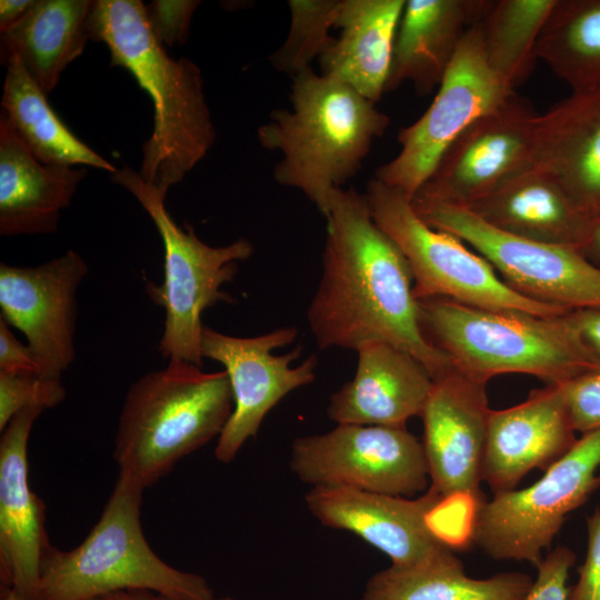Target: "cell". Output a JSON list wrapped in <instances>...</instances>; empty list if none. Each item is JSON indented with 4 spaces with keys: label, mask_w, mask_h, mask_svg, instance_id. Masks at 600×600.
Masks as SVG:
<instances>
[{
    "label": "cell",
    "mask_w": 600,
    "mask_h": 600,
    "mask_svg": "<svg viewBox=\"0 0 600 600\" xmlns=\"http://www.w3.org/2000/svg\"><path fill=\"white\" fill-rule=\"evenodd\" d=\"M326 220L322 276L307 312L319 349L381 341L413 356L432 378L449 370L422 333L408 261L373 221L364 194L338 188Z\"/></svg>",
    "instance_id": "6da1fadb"
},
{
    "label": "cell",
    "mask_w": 600,
    "mask_h": 600,
    "mask_svg": "<svg viewBox=\"0 0 600 600\" xmlns=\"http://www.w3.org/2000/svg\"><path fill=\"white\" fill-rule=\"evenodd\" d=\"M90 37L110 52L153 103V130L142 147L141 179L160 193L179 183L208 153L216 128L200 68L171 58L152 34L140 0H94Z\"/></svg>",
    "instance_id": "7a4b0ae2"
},
{
    "label": "cell",
    "mask_w": 600,
    "mask_h": 600,
    "mask_svg": "<svg viewBox=\"0 0 600 600\" xmlns=\"http://www.w3.org/2000/svg\"><path fill=\"white\" fill-rule=\"evenodd\" d=\"M291 79V108L272 110L258 140L281 154L276 182L300 190L326 218L333 192L361 169L390 119L350 86L311 68Z\"/></svg>",
    "instance_id": "3957f363"
},
{
    "label": "cell",
    "mask_w": 600,
    "mask_h": 600,
    "mask_svg": "<svg viewBox=\"0 0 600 600\" xmlns=\"http://www.w3.org/2000/svg\"><path fill=\"white\" fill-rule=\"evenodd\" d=\"M418 309L428 342L444 353L454 369L486 383L498 374L524 373L547 384H562L600 368L568 312L540 317L444 298L418 300Z\"/></svg>",
    "instance_id": "277c9868"
},
{
    "label": "cell",
    "mask_w": 600,
    "mask_h": 600,
    "mask_svg": "<svg viewBox=\"0 0 600 600\" xmlns=\"http://www.w3.org/2000/svg\"><path fill=\"white\" fill-rule=\"evenodd\" d=\"M233 411L227 372L169 360L134 381L119 417L113 459L119 478L141 489L220 436Z\"/></svg>",
    "instance_id": "5b68a950"
},
{
    "label": "cell",
    "mask_w": 600,
    "mask_h": 600,
    "mask_svg": "<svg viewBox=\"0 0 600 600\" xmlns=\"http://www.w3.org/2000/svg\"><path fill=\"white\" fill-rule=\"evenodd\" d=\"M142 491L118 477L99 520L78 547L47 546L36 600H91L122 590L213 600L201 576L171 567L150 548L140 522Z\"/></svg>",
    "instance_id": "8992f818"
},
{
    "label": "cell",
    "mask_w": 600,
    "mask_h": 600,
    "mask_svg": "<svg viewBox=\"0 0 600 600\" xmlns=\"http://www.w3.org/2000/svg\"><path fill=\"white\" fill-rule=\"evenodd\" d=\"M110 178L134 196L163 243V282L146 284L147 294L164 310L158 350L169 360L202 367V313L219 302H234L222 286L232 281L239 261L252 256L253 246L246 238L226 246H209L197 237L191 226L183 229L174 222L164 206L166 194L148 186L139 172L124 167Z\"/></svg>",
    "instance_id": "52a82bcc"
},
{
    "label": "cell",
    "mask_w": 600,
    "mask_h": 600,
    "mask_svg": "<svg viewBox=\"0 0 600 600\" xmlns=\"http://www.w3.org/2000/svg\"><path fill=\"white\" fill-rule=\"evenodd\" d=\"M371 217L403 253L417 300L444 298L488 309L558 317L563 309L526 298L509 288L493 267L458 237L432 228L411 199L373 178L363 192Z\"/></svg>",
    "instance_id": "ba28073f"
},
{
    "label": "cell",
    "mask_w": 600,
    "mask_h": 600,
    "mask_svg": "<svg viewBox=\"0 0 600 600\" xmlns=\"http://www.w3.org/2000/svg\"><path fill=\"white\" fill-rule=\"evenodd\" d=\"M599 467L600 431L581 436L537 482L478 504L470 539L494 560L527 561L537 568L567 517L600 487Z\"/></svg>",
    "instance_id": "9c48e42d"
},
{
    "label": "cell",
    "mask_w": 600,
    "mask_h": 600,
    "mask_svg": "<svg viewBox=\"0 0 600 600\" xmlns=\"http://www.w3.org/2000/svg\"><path fill=\"white\" fill-rule=\"evenodd\" d=\"M420 218L482 256L519 294L566 311L600 308V269L580 250L503 232L454 204L412 200Z\"/></svg>",
    "instance_id": "30bf717a"
},
{
    "label": "cell",
    "mask_w": 600,
    "mask_h": 600,
    "mask_svg": "<svg viewBox=\"0 0 600 600\" xmlns=\"http://www.w3.org/2000/svg\"><path fill=\"white\" fill-rule=\"evenodd\" d=\"M514 93L489 66L481 21L468 29L424 113L398 133L400 150L374 178L411 200L450 144L477 118Z\"/></svg>",
    "instance_id": "8fae6325"
},
{
    "label": "cell",
    "mask_w": 600,
    "mask_h": 600,
    "mask_svg": "<svg viewBox=\"0 0 600 600\" xmlns=\"http://www.w3.org/2000/svg\"><path fill=\"white\" fill-rule=\"evenodd\" d=\"M290 468L312 487H344L412 497L429 483L422 442L406 427L338 424L297 438Z\"/></svg>",
    "instance_id": "7c38bea8"
},
{
    "label": "cell",
    "mask_w": 600,
    "mask_h": 600,
    "mask_svg": "<svg viewBox=\"0 0 600 600\" xmlns=\"http://www.w3.org/2000/svg\"><path fill=\"white\" fill-rule=\"evenodd\" d=\"M297 336L294 327L247 338L203 327L202 357L223 366L233 394V411L214 448L218 461L231 462L243 443L258 433L268 412L281 399L314 381L318 364L314 354L291 367L301 356L302 346L298 344L286 354H273L276 349L291 344Z\"/></svg>",
    "instance_id": "4fadbf2b"
},
{
    "label": "cell",
    "mask_w": 600,
    "mask_h": 600,
    "mask_svg": "<svg viewBox=\"0 0 600 600\" xmlns=\"http://www.w3.org/2000/svg\"><path fill=\"white\" fill-rule=\"evenodd\" d=\"M538 117L514 92L461 132L412 200L467 207L531 168Z\"/></svg>",
    "instance_id": "5bb4252c"
},
{
    "label": "cell",
    "mask_w": 600,
    "mask_h": 600,
    "mask_svg": "<svg viewBox=\"0 0 600 600\" xmlns=\"http://www.w3.org/2000/svg\"><path fill=\"white\" fill-rule=\"evenodd\" d=\"M310 513L323 526L347 530L387 554L394 568H413L454 556L430 523L443 499L432 489L417 498L344 487H312L304 496Z\"/></svg>",
    "instance_id": "9a60e30c"
},
{
    "label": "cell",
    "mask_w": 600,
    "mask_h": 600,
    "mask_svg": "<svg viewBox=\"0 0 600 600\" xmlns=\"http://www.w3.org/2000/svg\"><path fill=\"white\" fill-rule=\"evenodd\" d=\"M87 273L73 250L34 267L0 263V318L26 336L43 376L61 379L76 358L77 291Z\"/></svg>",
    "instance_id": "2e32d148"
},
{
    "label": "cell",
    "mask_w": 600,
    "mask_h": 600,
    "mask_svg": "<svg viewBox=\"0 0 600 600\" xmlns=\"http://www.w3.org/2000/svg\"><path fill=\"white\" fill-rule=\"evenodd\" d=\"M486 387L451 367L432 378L420 414L429 488L446 500L468 498L476 508L484 500L480 483L491 410Z\"/></svg>",
    "instance_id": "e0dca14e"
},
{
    "label": "cell",
    "mask_w": 600,
    "mask_h": 600,
    "mask_svg": "<svg viewBox=\"0 0 600 600\" xmlns=\"http://www.w3.org/2000/svg\"><path fill=\"white\" fill-rule=\"evenodd\" d=\"M562 384L530 391L513 407L490 410L482 481L493 492L517 488L533 469L543 472L567 454L578 439Z\"/></svg>",
    "instance_id": "ac0fdd59"
},
{
    "label": "cell",
    "mask_w": 600,
    "mask_h": 600,
    "mask_svg": "<svg viewBox=\"0 0 600 600\" xmlns=\"http://www.w3.org/2000/svg\"><path fill=\"white\" fill-rule=\"evenodd\" d=\"M44 409L28 407L8 423L0 439V579L23 600H36L44 549V503L28 482L27 447Z\"/></svg>",
    "instance_id": "d6986e66"
},
{
    "label": "cell",
    "mask_w": 600,
    "mask_h": 600,
    "mask_svg": "<svg viewBox=\"0 0 600 600\" xmlns=\"http://www.w3.org/2000/svg\"><path fill=\"white\" fill-rule=\"evenodd\" d=\"M357 352L356 374L331 396L329 418L337 424L406 427L420 417L432 387L426 367L387 342H367Z\"/></svg>",
    "instance_id": "ffe728a7"
},
{
    "label": "cell",
    "mask_w": 600,
    "mask_h": 600,
    "mask_svg": "<svg viewBox=\"0 0 600 600\" xmlns=\"http://www.w3.org/2000/svg\"><path fill=\"white\" fill-rule=\"evenodd\" d=\"M533 166L588 216L600 214V83L572 90L538 117Z\"/></svg>",
    "instance_id": "44dd1931"
},
{
    "label": "cell",
    "mask_w": 600,
    "mask_h": 600,
    "mask_svg": "<svg viewBox=\"0 0 600 600\" xmlns=\"http://www.w3.org/2000/svg\"><path fill=\"white\" fill-rule=\"evenodd\" d=\"M493 0H406L386 92L410 82L420 96L438 88L470 27Z\"/></svg>",
    "instance_id": "7402d4cb"
},
{
    "label": "cell",
    "mask_w": 600,
    "mask_h": 600,
    "mask_svg": "<svg viewBox=\"0 0 600 600\" xmlns=\"http://www.w3.org/2000/svg\"><path fill=\"white\" fill-rule=\"evenodd\" d=\"M84 168L46 164L0 114V234H48L58 230L61 211L69 207L86 177Z\"/></svg>",
    "instance_id": "603a6c76"
},
{
    "label": "cell",
    "mask_w": 600,
    "mask_h": 600,
    "mask_svg": "<svg viewBox=\"0 0 600 600\" xmlns=\"http://www.w3.org/2000/svg\"><path fill=\"white\" fill-rule=\"evenodd\" d=\"M464 208L503 232L578 250L593 220L551 176L534 166Z\"/></svg>",
    "instance_id": "cb8c5ba5"
},
{
    "label": "cell",
    "mask_w": 600,
    "mask_h": 600,
    "mask_svg": "<svg viewBox=\"0 0 600 600\" xmlns=\"http://www.w3.org/2000/svg\"><path fill=\"white\" fill-rule=\"evenodd\" d=\"M406 0H341L339 37L320 57L321 73L377 103L386 92Z\"/></svg>",
    "instance_id": "d4e9b609"
},
{
    "label": "cell",
    "mask_w": 600,
    "mask_h": 600,
    "mask_svg": "<svg viewBox=\"0 0 600 600\" xmlns=\"http://www.w3.org/2000/svg\"><path fill=\"white\" fill-rule=\"evenodd\" d=\"M93 7L92 0H34L24 16L1 33V57L16 56L48 96L91 40Z\"/></svg>",
    "instance_id": "484cf974"
},
{
    "label": "cell",
    "mask_w": 600,
    "mask_h": 600,
    "mask_svg": "<svg viewBox=\"0 0 600 600\" xmlns=\"http://www.w3.org/2000/svg\"><path fill=\"white\" fill-rule=\"evenodd\" d=\"M6 67L2 111L30 152L42 163L84 164L110 174L117 169L94 152L61 121L47 94L28 74L16 56L1 57Z\"/></svg>",
    "instance_id": "4316f807"
},
{
    "label": "cell",
    "mask_w": 600,
    "mask_h": 600,
    "mask_svg": "<svg viewBox=\"0 0 600 600\" xmlns=\"http://www.w3.org/2000/svg\"><path fill=\"white\" fill-rule=\"evenodd\" d=\"M533 581L522 572L471 578L454 554L413 568L390 566L368 580L360 600H523Z\"/></svg>",
    "instance_id": "83f0119b"
},
{
    "label": "cell",
    "mask_w": 600,
    "mask_h": 600,
    "mask_svg": "<svg viewBox=\"0 0 600 600\" xmlns=\"http://www.w3.org/2000/svg\"><path fill=\"white\" fill-rule=\"evenodd\" d=\"M537 56L571 91L599 84L600 0H557Z\"/></svg>",
    "instance_id": "f1b7e54d"
},
{
    "label": "cell",
    "mask_w": 600,
    "mask_h": 600,
    "mask_svg": "<svg viewBox=\"0 0 600 600\" xmlns=\"http://www.w3.org/2000/svg\"><path fill=\"white\" fill-rule=\"evenodd\" d=\"M557 0H497L481 20L491 69L511 88L522 83L538 60L541 31Z\"/></svg>",
    "instance_id": "f546056e"
},
{
    "label": "cell",
    "mask_w": 600,
    "mask_h": 600,
    "mask_svg": "<svg viewBox=\"0 0 600 600\" xmlns=\"http://www.w3.org/2000/svg\"><path fill=\"white\" fill-rule=\"evenodd\" d=\"M341 0H290V27L284 42L270 57L273 68L291 78L311 68L310 63L326 52L334 38Z\"/></svg>",
    "instance_id": "4dcf8cb0"
},
{
    "label": "cell",
    "mask_w": 600,
    "mask_h": 600,
    "mask_svg": "<svg viewBox=\"0 0 600 600\" xmlns=\"http://www.w3.org/2000/svg\"><path fill=\"white\" fill-rule=\"evenodd\" d=\"M61 379L36 371H0V430L28 407L53 408L66 398Z\"/></svg>",
    "instance_id": "1f68e13d"
},
{
    "label": "cell",
    "mask_w": 600,
    "mask_h": 600,
    "mask_svg": "<svg viewBox=\"0 0 600 600\" xmlns=\"http://www.w3.org/2000/svg\"><path fill=\"white\" fill-rule=\"evenodd\" d=\"M576 432L581 436L600 431V368L562 383Z\"/></svg>",
    "instance_id": "d6a6232c"
},
{
    "label": "cell",
    "mask_w": 600,
    "mask_h": 600,
    "mask_svg": "<svg viewBox=\"0 0 600 600\" xmlns=\"http://www.w3.org/2000/svg\"><path fill=\"white\" fill-rule=\"evenodd\" d=\"M198 0H154L144 6L152 34L163 47L187 41Z\"/></svg>",
    "instance_id": "836d02e7"
},
{
    "label": "cell",
    "mask_w": 600,
    "mask_h": 600,
    "mask_svg": "<svg viewBox=\"0 0 600 600\" xmlns=\"http://www.w3.org/2000/svg\"><path fill=\"white\" fill-rule=\"evenodd\" d=\"M574 562L576 554L571 549L556 547L537 567V578L523 600H567V581Z\"/></svg>",
    "instance_id": "e575fe53"
},
{
    "label": "cell",
    "mask_w": 600,
    "mask_h": 600,
    "mask_svg": "<svg viewBox=\"0 0 600 600\" xmlns=\"http://www.w3.org/2000/svg\"><path fill=\"white\" fill-rule=\"evenodd\" d=\"M587 531L586 558L567 600H600V508L587 518Z\"/></svg>",
    "instance_id": "d590c367"
},
{
    "label": "cell",
    "mask_w": 600,
    "mask_h": 600,
    "mask_svg": "<svg viewBox=\"0 0 600 600\" xmlns=\"http://www.w3.org/2000/svg\"><path fill=\"white\" fill-rule=\"evenodd\" d=\"M0 371H36L41 373L28 344L21 343L16 338L2 318H0Z\"/></svg>",
    "instance_id": "8d00e7d4"
},
{
    "label": "cell",
    "mask_w": 600,
    "mask_h": 600,
    "mask_svg": "<svg viewBox=\"0 0 600 600\" xmlns=\"http://www.w3.org/2000/svg\"><path fill=\"white\" fill-rule=\"evenodd\" d=\"M583 346L600 366V308L568 312Z\"/></svg>",
    "instance_id": "74e56055"
},
{
    "label": "cell",
    "mask_w": 600,
    "mask_h": 600,
    "mask_svg": "<svg viewBox=\"0 0 600 600\" xmlns=\"http://www.w3.org/2000/svg\"><path fill=\"white\" fill-rule=\"evenodd\" d=\"M33 1L34 0H1L0 32H4L16 24L29 10Z\"/></svg>",
    "instance_id": "f35d334b"
},
{
    "label": "cell",
    "mask_w": 600,
    "mask_h": 600,
    "mask_svg": "<svg viewBox=\"0 0 600 600\" xmlns=\"http://www.w3.org/2000/svg\"><path fill=\"white\" fill-rule=\"evenodd\" d=\"M580 252L600 269V214L593 218L589 236Z\"/></svg>",
    "instance_id": "ab89813d"
},
{
    "label": "cell",
    "mask_w": 600,
    "mask_h": 600,
    "mask_svg": "<svg viewBox=\"0 0 600 600\" xmlns=\"http://www.w3.org/2000/svg\"><path fill=\"white\" fill-rule=\"evenodd\" d=\"M102 598L104 600H182L149 590H122Z\"/></svg>",
    "instance_id": "60d3db41"
},
{
    "label": "cell",
    "mask_w": 600,
    "mask_h": 600,
    "mask_svg": "<svg viewBox=\"0 0 600 600\" xmlns=\"http://www.w3.org/2000/svg\"><path fill=\"white\" fill-rule=\"evenodd\" d=\"M1 600H23V599L20 598L18 594H16L11 589L1 587ZM91 600H104V599L96 598Z\"/></svg>",
    "instance_id": "b9f144b4"
},
{
    "label": "cell",
    "mask_w": 600,
    "mask_h": 600,
    "mask_svg": "<svg viewBox=\"0 0 600 600\" xmlns=\"http://www.w3.org/2000/svg\"><path fill=\"white\" fill-rule=\"evenodd\" d=\"M218 600H233L232 598H228V597H224V598H220Z\"/></svg>",
    "instance_id": "7bdbcfd3"
}]
</instances>
